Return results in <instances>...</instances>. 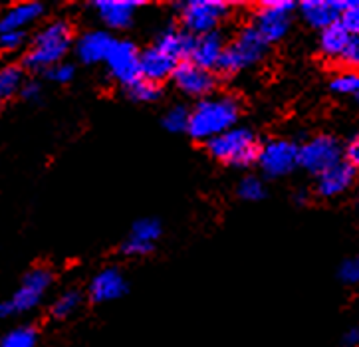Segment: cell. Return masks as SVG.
<instances>
[{
  "label": "cell",
  "mask_w": 359,
  "mask_h": 347,
  "mask_svg": "<svg viewBox=\"0 0 359 347\" xmlns=\"http://www.w3.org/2000/svg\"><path fill=\"white\" fill-rule=\"evenodd\" d=\"M243 100L236 93H215L198 100L189 109V137L197 143H207L209 139L236 128L243 117Z\"/></svg>",
  "instance_id": "obj_1"
},
{
  "label": "cell",
  "mask_w": 359,
  "mask_h": 347,
  "mask_svg": "<svg viewBox=\"0 0 359 347\" xmlns=\"http://www.w3.org/2000/svg\"><path fill=\"white\" fill-rule=\"evenodd\" d=\"M76 40L74 24L68 18H54L44 24L32 38L30 48L22 58V69L28 72H46L52 66L64 62L70 54Z\"/></svg>",
  "instance_id": "obj_2"
},
{
  "label": "cell",
  "mask_w": 359,
  "mask_h": 347,
  "mask_svg": "<svg viewBox=\"0 0 359 347\" xmlns=\"http://www.w3.org/2000/svg\"><path fill=\"white\" fill-rule=\"evenodd\" d=\"M210 159L222 163L224 167L246 171L256 165L260 139L252 128L236 125L205 143Z\"/></svg>",
  "instance_id": "obj_3"
},
{
  "label": "cell",
  "mask_w": 359,
  "mask_h": 347,
  "mask_svg": "<svg viewBox=\"0 0 359 347\" xmlns=\"http://www.w3.org/2000/svg\"><path fill=\"white\" fill-rule=\"evenodd\" d=\"M270 46L262 40V36L255 30L252 24H246L236 30L231 40H226L224 52L220 56L217 74L234 78L243 72L260 66L266 60Z\"/></svg>",
  "instance_id": "obj_4"
},
{
  "label": "cell",
  "mask_w": 359,
  "mask_h": 347,
  "mask_svg": "<svg viewBox=\"0 0 359 347\" xmlns=\"http://www.w3.org/2000/svg\"><path fill=\"white\" fill-rule=\"evenodd\" d=\"M173 8L177 26L195 38L220 30L232 14V4L226 0H183L175 2Z\"/></svg>",
  "instance_id": "obj_5"
},
{
  "label": "cell",
  "mask_w": 359,
  "mask_h": 347,
  "mask_svg": "<svg viewBox=\"0 0 359 347\" xmlns=\"http://www.w3.org/2000/svg\"><path fill=\"white\" fill-rule=\"evenodd\" d=\"M298 2L294 0H262L252 14V26L268 46L280 44L292 30Z\"/></svg>",
  "instance_id": "obj_6"
},
{
  "label": "cell",
  "mask_w": 359,
  "mask_h": 347,
  "mask_svg": "<svg viewBox=\"0 0 359 347\" xmlns=\"http://www.w3.org/2000/svg\"><path fill=\"white\" fill-rule=\"evenodd\" d=\"M256 165L262 179H284L298 169V143L286 137L266 139L260 143Z\"/></svg>",
  "instance_id": "obj_7"
},
{
  "label": "cell",
  "mask_w": 359,
  "mask_h": 347,
  "mask_svg": "<svg viewBox=\"0 0 359 347\" xmlns=\"http://www.w3.org/2000/svg\"><path fill=\"white\" fill-rule=\"evenodd\" d=\"M56 274L54 270L48 266H34L30 268L20 280V286L12 294L8 306L11 313H28L36 310L38 306H42V301L46 300L48 292L54 286Z\"/></svg>",
  "instance_id": "obj_8"
},
{
  "label": "cell",
  "mask_w": 359,
  "mask_h": 347,
  "mask_svg": "<svg viewBox=\"0 0 359 347\" xmlns=\"http://www.w3.org/2000/svg\"><path fill=\"white\" fill-rule=\"evenodd\" d=\"M341 149L344 143L334 135L330 133L313 135L298 145V167L306 173L318 177L337 163H341Z\"/></svg>",
  "instance_id": "obj_9"
},
{
  "label": "cell",
  "mask_w": 359,
  "mask_h": 347,
  "mask_svg": "<svg viewBox=\"0 0 359 347\" xmlns=\"http://www.w3.org/2000/svg\"><path fill=\"white\" fill-rule=\"evenodd\" d=\"M140 46L129 38H114L111 48L105 56L104 64L107 76L119 83L123 90L141 80L140 74Z\"/></svg>",
  "instance_id": "obj_10"
},
{
  "label": "cell",
  "mask_w": 359,
  "mask_h": 347,
  "mask_svg": "<svg viewBox=\"0 0 359 347\" xmlns=\"http://www.w3.org/2000/svg\"><path fill=\"white\" fill-rule=\"evenodd\" d=\"M169 81H173L177 92H181L185 97L195 100V102L215 95L219 90V74L198 68L189 60L177 64Z\"/></svg>",
  "instance_id": "obj_11"
},
{
  "label": "cell",
  "mask_w": 359,
  "mask_h": 347,
  "mask_svg": "<svg viewBox=\"0 0 359 347\" xmlns=\"http://www.w3.org/2000/svg\"><path fill=\"white\" fill-rule=\"evenodd\" d=\"M97 16V20L104 24L107 32H126L133 28L137 12L147 6L145 0H95L90 4Z\"/></svg>",
  "instance_id": "obj_12"
},
{
  "label": "cell",
  "mask_w": 359,
  "mask_h": 347,
  "mask_svg": "<svg viewBox=\"0 0 359 347\" xmlns=\"http://www.w3.org/2000/svg\"><path fill=\"white\" fill-rule=\"evenodd\" d=\"M129 294V280L123 270L117 266H105L95 272L88 284V300L92 304H111Z\"/></svg>",
  "instance_id": "obj_13"
},
{
  "label": "cell",
  "mask_w": 359,
  "mask_h": 347,
  "mask_svg": "<svg viewBox=\"0 0 359 347\" xmlns=\"http://www.w3.org/2000/svg\"><path fill=\"white\" fill-rule=\"evenodd\" d=\"M348 6L349 0H304L298 2L296 14H300L302 22L322 32L332 24H336Z\"/></svg>",
  "instance_id": "obj_14"
},
{
  "label": "cell",
  "mask_w": 359,
  "mask_h": 347,
  "mask_svg": "<svg viewBox=\"0 0 359 347\" xmlns=\"http://www.w3.org/2000/svg\"><path fill=\"white\" fill-rule=\"evenodd\" d=\"M114 38L116 36L104 30V28H93V30H88L83 34L76 36L72 50H74L76 60L80 64H83V66H97V64H104Z\"/></svg>",
  "instance_id": "obj_15"
},
{
  "label": "cell",
  "mask_w": 359,
  "mask_h": 347,
  "mask_svg": "<svg viewBox=\"0 0 359 347\" xmlns=\"http://www.w3.org/2000/svg\"><path fill=\"white\" fill-rule=\"evenodd\" d=\"M355 179H358V169L341 161L316 177L313 193L324 200H332V198L346 195L349 189L355 185Z\"/></svg>",
  "instance_id": "obj_16"
},
{
  "label": "cell",
  "mask_w": 359,
  "mask_h": 347,
  "mask_svg": "<svg viewBox=\"0 0 359 347\" xmlns=\"http://www.w3.org/2000/svg\"><path fill=\"white\" fill-rule=\"evenodd\" d=\"M224 46H226V36H224L222 30H215V32H209V34L197 36L193 50H191V56H189V62H193L198 68L209 69V72L217 74Z\"/></svg>",
  "instance_id": "obj_17"
},
{
  "label": "cell",
  "mask_w": 359,
  "mask_h": 347,
  "mask_svg": "<svg viewBox=\"0 0 359 347\" xmlns=\"http://www.w3.org/2000/svg\"><path fill=\"white\" fill-rule=\"evenodd\" d=\"M177 60L171 56H167L165 52H161L159 48L147 46L143 48L140 52V74L141 80L153 81V83H159L163 81L171 80L173 76V69L177 68Z\"/></svg>",
  "instance_id": "obj_18"
},
{
  "label": "cell",
  "mask_w": 359,
  "mask_h": 347,
  "mask_svg": "<svg viewBox=\"0 0 359 347\" xmlns=\"http://www.w3.org/2000/svg\"><path fill=\"white\" fill-rule=\"evenodd\" d=\"M195 44V36L187 34L183 28H179L177 24H167L165 28L159 30V34L155 38L153 46L159 48L167 56H171L177 62H185L191 56V50Z\"/></svg>",
  "instance_id": "obj_19"
},
{
  "label": "cell",
  "mask_w": 359,
  "mask_h": 347,
  "mask_svg": "<svg viewBox=\"0 0 359 347\" xmlns=\"http://www.w3.org/2000/svg\"><path fill=\"white\" fill-rule=\"evenodd\" d=\"M44 12H46V6L42 2H34V0L12 4L0 18V34L28 28L30 24L38 22L44 16Z\"/></svg>",
  "instance_id": "obj_20"
},
{
  "label": "cell",
  "mask_w": 359,
  "mask_h": 347,
  "mask_svg": "<svg viewBox=\"0 0 359 347\" xmlns=\"http://www.w3.org/2000/svg\"><path fill=\"white\" fill-rule=\"evenodd\" d=\"M351 40V36L341 28V24H332L330 28H325L320 32L318 38V50L325 60H334L337 62L339 56L344 54V50L348 46V42Z\"/></svg>",
  "instance_id": "obj_21"
},
{
  "label": "cell",
  "mask_w": 359,
  "mask_h": 347,
  "mask_svg": "<svg viewBox=\"0 0 359 347\" xmlns=\"http://www.w3.org/2000/svg\"><path fill=\"white\" fill-rule=\"evenodd\" d=\"M83 306V294L78 288L64 290L62 294H58V298L50 304V318L52 320H70L74 313L80 310Z\"/></svg>",
  "instance_id": "obj_22"
},
{
  "label": "cell",
  "mask_w": 359,
  "mask_h": 347,
  "mask_svg": "<svg viewBox=\"0 0 359 347\" xmlns=\"http://www.w3.org/2000/svg\"><path fill=\"white\" fill-rule=\"evenodd\" d=\"M24 83V69L16 64H6L0 68V102H6L20 92Z\"/></svg>",
  "instance_id": "obj_23"
},
{
  "label": "cell",
  "mask_w": 359,
  "mask_h": 347,
  "mask_svg": "<svg viewBox=\"0 0 359 347\" xmlns=\"http://www.w3.org/2000/svg\"><path fill=\"white\" fill-rule=\"evenodd\" d=\"M236 197L244 203H260L268 197V186L258 175H244L236 185Z\"/></svg>",
  "instance_id": "obj_24"
},
{
  "label": "cell",
  "mask_w": 359,
  "mask_h": 347,
  "mask_svg": "<svg viewBox=\"0 0 359 347\" xmlns=\"http://www.w3.org/2000/svg\"><path fill=\"white\" fill-rule=\"evenodd\" d=\"M38 339H40V334L34 325H18L0 337V347H36Z\"/></svg>",
  "instance_id": "obj_25"
},
{
  "label": "cell",
  "mask_w": 359,
  "mask_h": 347,
  "mask_svg": "<svg viewBox=\"0 0 359 347\" xmlns=\"http://www.w3.org/2000/svg\"><path fill=\"white\" fill-rule=\"evenodd\" d=\"M126 93L135 104H157L163 97V88L159 83H153V81L137 80L133 86H129Z\"/></svg>",
  "instance_id": "obj_26"
},
{
  "label": "cell",
  "mask_w": 359,
  "mask_h": 347,
  "mask_svg": "<svg viewBox=\"0 0 359 347\" xmlns=\"http://www.w3.org/2000/svg\"><path fill=\"white\" fill-rule=\"evenodd\" d=\"M163 234V224L159 219H140L133 222L129 236L131 238H137L141 243L147 244H157V240L161 238Z\"/></svg>",
  "instance_id": "obj_27"
},
{
  "label": "cell",
  "mask_w": 359,
  "mask_h": 347,
  "mask_svg": "<svg viewBox=\"0 0 359 347\" xmlns=\"http://www.w3.org/2000/svg\"><path fill=\"white\" fill-rule=\"evenodd\" d=\"M163 128L169 133H187L189 128V107L185 104H177L165 111L161 119Z\"/></svg>",
  "instance_id": "obj_28"
},
{
  "label": "cell",
  "mask_w": 359,
  "mask_h": 347,
  "mask_svg": "<svg viewBox=\"0 0 359 347\" xmlns=\"http://www.w3.org/2000/svg\"><path fill=\"white\" fill-rule=\"evenodd\" d=\"M330 92L336 95H349V97H358L359 93V76L358 72H341L332 78L330 81Z\"/></svg>",
  "instance_id": "obj_29"
},
{
  "label": "cell",
  "mask_w": 359,
  "mask_h": 347,
  "mask_svg": "<svg viewBox=\"0 0 359 347\" xmlns=\"http://www.w3.org/2000/svg\"><path fill=\"white\" fill-rule=\"evenodd\" d=\"M44 76H46V80L54 81V83H60V86H66V83H70L76 78V64H72V62H60L56 66H52L50 69L44 72Z\"/></svg>",
  "instance_id": "obj_30"
},
{
  "label": "cell",
  "mask_w": 359,
  "mask_h": 347,
  "mask_svg": "<svg viewBox=\"0 0 359 347\" xmlns=\"http://www.w3.org/2000/svg\"><path fill=\"white\" fill-rule=\"evenodd\" d=\"M337 280L346 286H355L359 282V258H346L339 266H337Z\"/></svg>",
  "instance_id": "obj_31"
},
{
  "label": "cell",
  "mask_w": 359,
  "mask_h": 347,
  "mask_svg": "<svg viewBox=\"0 0 359 347\" xmlns=\"http://www.w3.org/2000/svg\"><path fill=\"white\" fill-rule=\"evenodd\" d=\"M337 22L341 24V28L348 32L349 36H358L359 34V2L358 0H349V6L346 11L341 12L339 20Z\"/></svg>",
  "instance_id": "obj_32"
},
{
  "label": "cell",
  "mask_w": 359,
  "mask_h": 347,
  "mask_svg": "<svg viewBox=\"0 0 359 347\" xmlns=\"http://www.w3.org/2000/svg\"><path fill=\"white\" fill-rule=\"evenodd\" d=\"M121 254L128 256V258H145V256H149L153 250H155V244H147V243H141L137 238H131L128 236L123 243H121Z\"/></svg>",
  "instance_id": "obj_33"
},
{
  "label": "cell",
  "mask_w": 359,
  "mask_h": 347,
  "mask_svg": "<svg viewBox=\"0 0 359 347\" xmlns=\"http://www.w3.org/2000/svg\"><path fill=\"white\" fill-rule=\"evenodd\" d=\"M337 62L349 72H355V68L359 66V36H351V40L348 42V46Z\"/></svg>",
  "instance_id": "obj_34"
},
{
  "label": "cell",
  "mask_w": 359,
  "mask_h": 347,
  "mask_svg": "<svg viewBox=\"0 0 359 347\" xmlns=\"http://www.w3.org/2000/svg\"><path fill=\"white\" fill-rule=\"evenodd\" d=\"M26 44V32L24 30H14V32H4L0 34V48L6 52L20 50Z\"/></svg>",
  "instance_id": "obj_35"
},
{
  "label": "cell",
  "mask_w": 359,
  "mask_h": 347,
  "mask_svg": "<svg viewBox=\"0 0 359 347\" xmlns=\"http://www.w3.org/2000/svg\"><path fill=\"white\" fill-rule=\"evenodd\" d=\"M18 95L22 97L24 102H28V104H36L42 97V83L38 80H24Z\"/></svg>",
  "instance_id": "obj_36"
},
{
  "label": "cell",
  "mask_w": 359,
  "mask_h": 347,
  "mask_svg": "<svg viewBox=\"0 0 359 347\" xmlns=\"http://www.w3.org/2000/svg\"><path fill=\"white\" fill-rule=\"evenodd\" d=\"M341 161H346L351 167H355L358 169L359 165V139L358 133L353 135V137L348 139V143L344 145V149H341Z\"/></svg>",
  "instance_id": "obj_37"
},
{
  "label": "cell",
  "mask_w": 359,
  "mask_h": 347,
  "mask_svg": "<svg viewBox=\"0 0 359 347\" xmlns=\"http://www.w3.org/2000/svg\"><path fill=\"white\" fill-rule=\"evenodd\" d=\"M359 346V327L351 325L341 336V347H358Z\"/></svg>",
  "instance_id": "obj_38"
},
{
  "label": "cell",
  "mask_w": 359,
  "mask_h": 347,
  "mask_svg": "<svg viewBox=\"0 0 359 347\" xmlns=\"http://www.w3.org/2000/svg\"><path fill=\"white\" fill-rule=\"evenodd\" d=\"M292 200H294L296 207H306V205L310 203V193H308V191H296V193L292 195Z\"/></svg>",
  "instance_id": "obj_39"
},
{
  "label": "cell",
  "mask_w": 359,
  "mask_h": 347,
  "mask_svg": "<svg viewBox=\"0 0 359 347\" xmlns=\"http://www.w3.org/2000/svg\"><path fill=\"white\" fill-rule=\"evenodd\" d=\"M8 313H11L8 312V306H6V304H0V322H2Z\"/></svg>",
  "instance_id": "obj_40"
},
{
  "label": "cell",
  "mask_w": 359,
  "mask_h": 347,
  "mask_svg": "<svg viewBox=\"0 0 359 347\" xmlns=\"http://www.w3.org/2000/svg\"><path fill=\"white\" fill-rule=\"evenodd\" d=\"M0 107H2V102H0Z\"/></svg>",
  "instance_id": "obj_41"
}]
</instances>
